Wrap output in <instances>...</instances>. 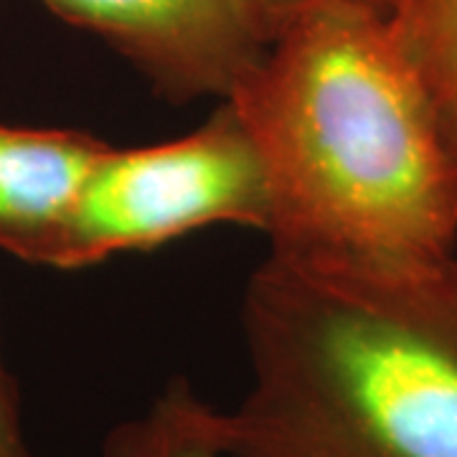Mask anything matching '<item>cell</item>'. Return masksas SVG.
Returning a JSON list of instances; mask_svg holds the SVG:
<instances>
[{
  "mask_svg": "<svg viewBox=\"0 0 457 457\" xmlns=\"http://www.w3.org/2000/svg\"><path fill=\"white\" fill-rule=\"evenodd\" d=\"M224 102L264 163L270 252L351 264L455 254L457 155L384 11L305 8Z\"/></svg>",
  "mask_w": 457,
  "mask_h": 457,
  "instance_id": "1",
  "label": "cell"
},
{
  "mask_svg": "<svg viewBox=\"0 0 457 457\" xmlns=\"http://www.w3.org/2000/svg\"><path fill=\"white\" fill-rule=\"evenodd\" d=\"M249 389L227 457H457V252L409 264L270 252L245 295Z\"/></svg>",
  "mask_w": 457,
  "mask_h": 457,
  "instance_id": "2",
  "label": "cell"
},
{
  "mask_svg": "<svg viewBox=\"0 0 457 457\" xmlns=\"http://www.w3.org/2000/svg\"><path fill=\"white\" fill-rule=\"evenodd\" d=\"M209 224H270L260 150L228 102L179 140L107 147L77 198L56 270L147 252Z\"/></svg>",
  "mask_w": 457,
  "mask_h": 457,
  "instance_id": "3",
  "label": "cell"
},
{
  "mask_svg": "<svg viewBox=\"0 0 457 457\" xmlns=\"http://www.w3.org/2000/svg\"><path fill=\"white\" fill-rule=\"evenodd\" d=\"M104 38L168 102L228 99L275 44L264 0H41Z\"/></svg>",
  "mask_w": 457,
  "mask_h": 457,
  "instance_id": "4",
  "label": "cell"
},
{
  "mask_svg": "<svg viewBox=\"0 0 457 457\" xmlns=\"http://www.w3.org/2000/svg\"><path fill=\"white\" fill-rule=\"evenodd\" d=\"M107 147L82 130L0 125V249L59 267L77 198Z\"/></svg>",
  "mask_w": 457,
  "mask_h": 457,
  "instance_id": "5",
  "label": "cell"
},
{
  "mask_svg": "<svg viewBox=\"0 0 457 457\" xmlns=\"http://www.w3.org/2000/svg\"><path fill=\"white\" fill-rule=\"evenodd\" d=\"M97 457H227L224 409L186 378H170L143 411L117 422Z\"/></svg>",
  "mask_w": 457,
  "mask_h": 457,
  "instance_id": "6",
  "label": "cell"
},
{
  "mask_svg": "<svg viewBox=\"0 0 457 457\" xmlns=\"http://www.w3.org/2000/svg\"><path fill=\"white\" fill-rule=\"evenodd\" d=\"M386 16L457 155V0H392Z\"/></svg>",
  "mask_w": 457,
  "mask_h": 457,
  "instance_id": "7",
  "label": "cell"
},
{
  "mask_svg": "<svg viewBox=\"0 0 457 457\" xmlns=\"http://www.w3.org/2000/svg\"><path fill=\"white\" fill-rule=\"evenodd\" d=\"M0 457H33L23 429L21 394L3 356V345H0Z\"/></svg>",
  "mask_w": 457,
  "mask_h": 457,
  "instance_id": "8",
  "label": "cell"
},
{
  "mask_svg": "<svg viewBox=\"0 0 457 457\" xmlns=\"http://www.w3.org/2000/svg\"><path fill=\"white\" fill-rule=\"evenodd\" d=\"M267 3V8H270V13L275 18V23H278V33L279 29L290 21L297 13H303L305 8H311V5H318V3H326V0H264ZM359 3H369V5H374L378 11H389V0H359Z\"/></svg>",
  "mask_w": 457,
  "mask_h": 457,
  "instance_id": "9",
  "label": "cell"
}]
</instances>
